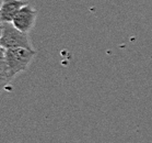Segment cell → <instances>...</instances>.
Masks as SVG:
<instances>
[{
	"label": "cell",
	"mask_w": 152,
	"mask_h": 143,
	"mask_svg": "<svg viewBox=\"0 0 152 143\" xmlns=\"http://www.w3.org/2000/svg\"><path fill=\"white\" fill-rule=\"evenodd\" d=\"M0 45L4 49L24 47L28 50H34L28 33L22 32L21 30L15 28L12 22H1Z\"/></svg>",
	"instance_id": "cell-2"
},
{
	"label": "cell",
	"mask_w": 152,
	"mask_h": 143,
	"mask_svg": "<svg viewBox=\"0 0 152 143\" xmlns=\"http://www.w3.org/2000/svg\"><path fill=\"white\" fill-rule=\"evenodd\" d=\"M35 50H28L24 47L4 49L1 47V56L4 59L11 75L15 77L18 74L25 72L31 65L35 57Z\"/></svg>",
	"instance_id": "cell-1"
},
{
	"label": "cell",
	"mask_w": 152,
	"mask_h": 143,
	"mask_svg": "<svg viewBox=\"0 0 152 143\" xmlns=\"http://www.w3.org/2000/svg\"><path fill=\"white\" fill-rule=\"evenodd\" d=\"M14 77L11 75L10 70L8 67L7 63L4 59L1 56L0 57V82H1V86L6 87L7 85H9L11 83V80L13 79Z\"/></svg>",
	"instance_id": "cell-5"
},
{
	"label": "cell",
	"mask_w": 152,
	"mask_h": 143,
	"mask_svg": "<svg viewBox=\"0 0 152 143\" xmlns=\"http://www.w3.org/2000/svg\"><path fill=\"white\" fill-rule=\"evenodd\" d=\"M25 4H28V2L24 0H2L0 9L1 22H12L20 9Z\"/></svg>",
	"instance_id": "cell-4"
},
{
	"label": "cell",
	"mask_w": 152,
	"mask_h": 143,
	"mask_svg": "<svg viewBox=\"0 0 152 143\" xmlns=\"http://www.w3.org/2000/svg\"><path fill=\"white\" fill-rule=\"evenodd\" d=\"M36 17H37V12L34 8L31 7L30 4H25L24 7H22L20 11L14 17L13 25L19 30L25 33H30L33 30L36 22Z\"/></svg>",
	"instance_id": "cell-3"
}]
</instances>
